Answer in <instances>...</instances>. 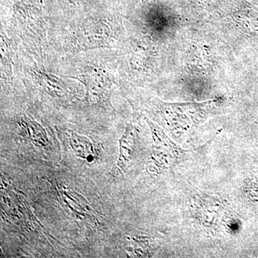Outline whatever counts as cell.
Segmentation results:
<instances>
[{
	"instance_id": "6da1fadb",
	"label": "cell",
	"mask_w": 258,
	"mask_h": 258,
	"mask_svg": "<svg viewBox=\"0 0 258 258\" xmlns=\"http://www.w3.org/2000/svg\"><path fill=\"white\" fill-rule=\"evenodd\" d=\"M59 203L71 216L87 222L91 225H99L98 220L90 203L82 195L73 191L59 181L52 183Z\"/></svg>"
},
{
	"instance_id": "7a4b0ae2",
	"label": "cell",
	"mask_w": 258,
	"mask_h": 258,
	"mask_svg": "<svg viewBox=\"0 0 258 258\" xmlns=\"http://www.w3.org/2000/svg\"><path fill=\"white\" fill-rule=\"evenodd\" d=\"M132 131V127L128 125L123 137L119 140V156L114 166L111 168L110 174L112 177H118L123 174L132 161L135 142Z\"/></svg>"
},
{
	"instance_id": "3957f363",
	"label": "cell",
	"mask_w": 258,
	"mask_h": 258,
	"mask_svg": "<svg viewBox=\"0 0 258 258\" xmlns=\"http://www.w3.org/2000/svg\"><path fill=\"white\" fill-rule=\"evenodd\" d=\"M69 147L76 157L88 163H93L99 159V147L88 137L72 133L69 134Z\"/></svg>"
},
{
	"instance_id": "277c9868",
	"label": "cell",
	"mask_w": 258,
	"mask_h": 258,
	"mask_svg": "<svg viewBox=\"0 0 258 258\" xmlns=\"http://www.w3.org/2000/svg\"><path fill=\"white\" fill-rule=\"evenodd\" d=\"M27 137L34 147L39 149H45L50 146L46 132L41 126L35 123L29 125Z\"/></svg>"
}]
</instances>
